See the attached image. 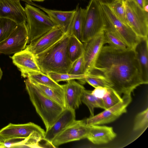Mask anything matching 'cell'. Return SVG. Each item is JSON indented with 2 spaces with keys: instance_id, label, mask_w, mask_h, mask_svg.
<instances>
[{
  "instance_id": "35",
  "label": "cell",
  "mask_w": 148,
  "mask_h": 148,
  "mask_svg": "<svg viewBox=\"0 0 148 148\" xmlns=\"http://www.w3.org/2000/svg\"><path fill=\"white\" fill-rule=\"evenodd\" d=\"M136 3L144 10V8L148 5V0H134Z\"/></svg>"
},
{
  "instance_id": "4",
  "label": "cell",
  "mask_w": 148,
  "mask_h": 148,
  "mask_svg": "<svg viewBox=\"0 0 148 148\" xmlns=\"http://www.w3.org/2000/svg\"><path fill=\"white\" fill-rule=\"evenodd\" d=\"M28 34V44L38 39L56 26L39 8L29 3L24 8Z\"/></svg>"
},
{
  "instance_id": "31",
  "label": "cell",
  "mask_w": 148,
  "mask_h": 148,
  "mask_svg": "<svg viewBox=\"0 0 148 148\" xmlns=\"http://www.w3.org/2000/svg\"><path fill=\"white\" fill-rule=\"evenodd\" d=\"M47 75L53 80L58 83L62 81H67L72 79H78L82 82H84V79L85 75H74L68 73H58L51 72L48 73Z\"/></svg>"
},
{
  "instance_id": "18",
  "label": "cell",
  "mask_w": 148,
  "mask_h": 148,
  "mask_svg": "<svg viewBox=\"0 0 148 148\" xmlns=\"http://www.w3.org/2000/svg\"><path fill=\"white\" fill-rule=\"evenodd\" d=\"M29 4L33 5L45 12L56 26L62 28L66 33L69 30L74 16L75 10L64 11L53 10L45 8L29 2Z\"/></svg>"
},
{
  "instance_id": "27",
  "label": "cell",
  "mask_w": 148,
  "mask_h": 148,
  "mask_svg": "<svg viewBox=\"0 0 148 148\" xmlns=\"http://www.w3.org/2000/svg\"><path fill=\"white\" fill-rule=\"evenodd\" d=\"M104 44L108 43L117 49H125L128 47L125 43L115 33L108 29L104 30Z\"/></svg>"
},
{
  "instance_id": "36",
  "label": "cell",
  "mask_w": 148,
  "mask_h": 148,
  "mask_svg": "<svg viewBox=\"0 0 148 148\" xmlns=\"http://www.w3.org/2000/svg\"><path fill=\"white\" fill-rule=\"evenodd\" d=\"M99 2L105 4H109L115 0H96Z\"/></svg>"
},
{
  "instance_id": "15",
  "label": "cell",
  "mask_w": 148,
  "mask_h": 148,
  "mask_svg": "<svg viewBox=\"0 0 148 148\" xmlns=\"http://www.w3.org/2000/svg\"><path fill=\"white\" fill-rule=\"evenodd\" d=\"M12 62L24 78L33 73L41 72L36 61L35 56L30 52L24 49L14 54L11 57Z\"/></svg>"
},
{
  "instance_id": "23",
  "label": "cell",
  "mask_w": 148,
  "mask_h": 148,
  "mask_svg": "<svg viewBox=\"0 0 148 148\" xmlns=\"http://www.w3.org/2000/svg\"><path fill=\"white\" fill-rule=\"evenodd\" d=\"M75 10V14L68 31L80 40L85 18V9L77 5Z\"/></svg>"
},
{
  "instance_id": "2",
  "label": "cell",
  "mask_w": 148,
  "mask_h": 148,
  "mask_svg": "<svg viewBox=\"0 0 148 148\" xmlns=\"http://www.w3.org/2000/svg\"><path fill=\"white\" fill-rule=\"evenodd\" d=\"M69 32L49 48L34 55L41 71L46 74L51 72L67 73L72 63L68 55Z\"/></svg>"
},
{
  "instance_id": "34",
  "label": "cell",
  "mask_w": 148,
  "mask_h": 148,
  "mask_svg": "<svg viewBox=\"0 0 148 148\" xmlns=\"http://www.w3.org/2000/svg\"><path fill=\"white\" fill-rule=\"evenodd\" d=\"M108 90V88L99 86L92 91V93L95 97L102 99L107 93Z\"/></svg>"
},
{
  "instance_id": "5",
  "label": "cell",
  "mask_w": 148,
  "mask_h": 148,
  "mask_svg": "<svg viewBox=\"0 0 148 148\" xmlns=\"http://www.w3.org/2000/svg\"><path fill=\"white\" fill-rule=\"evenodd\" d=\"M106 22L100 3L90 0L86 8L80 40L84 43L104 31Z\"/></svg>"
},
{
  "instance_id": "17",
  "label": "cell",
  "mask_w": 148,
  "mask_h": 148,
  "mask_svg": "<svg viewBox=\"0 0 148 148\" xmlns=\"http://www.w3.org/2000/svg\"><path fill=\"white\" fill-rule=\"evenodd\" d=\"M75 120V110L65 108L55 122L46 131L43 140L51 145V142L53 138Z\"/></svg>"
},
{
  "instance_id": "13",
  "label": "cell",
  "mask_w": 148,
  "mask_h": 148,
  "mask_svg": "<svg viewBox=\"0 0 148 148\" xmlns=\"http://www.w3.org/2000/svg\"><path fill=\"white\" fill-rule=\"evenodd\" d=\"M104 31L83 43L85 75L92 70L103 45Z\"/></svg>"
},
{
  "instance_id": "25",
  "label": "cell",
  "mask_w": 148,
  "mask_h": 148,
  "mask_svg": "<svg viewBox=\"0 0 148 148\" xmlns=\"http://www.w3.org/2000/svg\"><path fill=\"white\" fill-rule=\"evenodd\" d=\"M81 100L85 104L90 111V116H94V109L95 108H100L105 109L102 98L95 97L92 93V91L85 89L82 94Z\"/></svg>"
},
{
  "instance_id": "9",
  "label": "cell",
  "mask_w": 148,
  "mask_h": 148,
  "mask_svg": "<svg viewBox=\"0 0 148 148\" xmlns=\"http://www.w3.org/2000/svg\"><path fill=\"white\" fill-rule=\"evenodd\" d=\"M26 23L18 24L9 36L0 42V53L15 54L24 50L28 43Z\"/></svg>"
},
{
  "instance_id": "39",
  "label": "cell",
  "mask_w": 148,
  "mask_h": 148,
  "mask_svg": "<svg viewBox=\"0 0 148 148\" xmlns=\"http://www.w3.org/2000/svg\"><path fill=\"white\" fill-rule=\"evenodd\" d=\"M4 139L2 137H1L0 136V143L3 141L4 140Z\"/></svg>"
},
{
  "instance_id": "32",
  "label": "cell",
  "mask_w": 148,
  "mask_h": 148,
  "mask_svg": "<svg viewBox=\"0 0 148 148\" xmlns=\"http://www.w3.org/2000/svg\"><path fill=\"white\" fill-rule=\"evenodd\" d=\"M148 124V108L139 113L136 116L133 130L135 131L140 130L147 127Z\"/></svg>"
},
{
  "instance_id": "7",
  "label": "cell",
  "mask_w": 148,
  "mask_h": 148,
  "mask_svg": "<svg viewBox=\"0 0 148 148\" xmlns=\"http://www.w3.org/2000/svg\"><path fill=\"white\" fill-rule=\"evenodd\" d=\"M127 25L139 37H148V12L134 0L125 1Z\"/></svg>"
},
{
  "instance_id": "20",
  "label": "cell",
  "mask_w": 148,
  "mask_h": 148,
  "mask_svg": "<svg viewBox=\"0 0 148 148\" xmlns=\"http://www.w3.org/2000/svg\"><path fill=\"white\" fill-rule=\"evenodd\" d=\"M140 67L142 77L145 84L148 83V37H139L134 48Z\"/></svg>"
},
{
  "instance_id": "19",
  "label": "cell",
  "mask_w": 148,
  "mask_h": 148,
  "mask_svg": "<svg viewBox=\"0 0 148 148\" xmlns=\"http://www.w3.org/2000/svg\"><path fill=\"white\" fill-rule=\"evenodd\" d=\"M89 126V131L86 138L94 144L100 145L108 143L116 136L112 127L98 125Z\"/></svg>"
},
{
  "instance_id": "26",
  "label": "cell",
  "mask_w": 148,
  "mask_h": 148,
  "mask_svg": "<svg viewBox=\"0 0 148 148\" xmlns=\"http://www.w3.org/2000/svg\"><path fill=\"white\" fill-rule=\"evenodd\" d=\"M27 78L33 84H39L56 88H62V85L55 82L47 74L42 72L30 73L28 75Z\"/></svg>"
},
{
  "instance_id": "14",
  "label": "cell",
  "mask_w": 148,
  "mask_h": 148,
  "mask_svg": "<svg viewBox=\"0 0 148 148\" xmlns=\"http://www.w3.org/2000/svg\"><path fill=\"white\" fill-rule=\"evenodd\" d=\"M21 0H0V18L8 19L17 24L26 23L25 8Z\"/></svg>"
},
{
  "instance_id": "40",
  "label": "cell",
  "mask_w": 148,
  "mask_h": 148,
  "mask_svg": "<svg viewBox=\"0 0 148 148\" xmlns=\"http://www.w3.org/2000/svg\"><path fill=\"white\" fill-rule=\"evenodd\" d=\"M124 0V1H125V0Z\"/></svg>"
},
{
  "instance_id": "24",
  "label": "cell",
  "mask_w": 148,
  "mask_h": 148,
  "mask_svg": "<svg viewBox=\"0 0 148 148\" xmlns=\"http://www.w3.org/2000/svg\"><path fill=\"white\" fill-rule=\"evenodd\" d=\"M84 81L95 88L99 86L108 88L112 87V84L105 76L93 69L85 74Z\"/></svg>"
},
{
  "instance_id": "10",
  "label": "cell",
  "mask_w": 148,
  "mask_h": 148,
  "mask_svg": "<svg viewBox=\"0 0 148 148\" xmlns=\"http://www.w3.org/2000/svg\"><path fill=\"white\" fill-rule=\"evenodd\" d=\"M89 129L85 119L75 120L53 138L51 145L55 148L65 143L86 138Z\"/></svg>"
},
{
  "instance_id": "38",
  "label": "cell",
  "mask_w": 148,
  "mask_h": 148,
  "mask_svg": "<svg viewBox=\"0 0 148 148\" xmlns=\"http://www.w3.org/2000/svg\"><path fill=\"white\" fill-rule=\"evenodd\" d=\"M45 0H31V1H43Z\"/></svg>"
},
{
  "instance_id": "22",
  "label": "cell",
  "mask_w": 148,
  "mask_h": 148,
  "mask_svg": "<svg viewBox=\"0 0 148 148\" xmlns=\"http://www.w3.org/2000/svg\"><path fill=\"white\" fill-rule=\"evenodd\" d=\"M67 50L69 59L72 64L83 55V43L74 35L70 33Z\"/></svg>"
},
{
  "instance_id": "16",
  "label": "cell",
  "mask_w": 148,
  "mask_h": 148,
  "mask_svg": "<svg viewBox=\"0 0 148 148\" xmlns=\"http://www.w3.org/2000/svg\"><path fill=\"white\" fill-rule=\"evenodd\" d=\"M62 85L64 97L66 108L75 110L82 103L81 98L85 88L74 79L68 80Z\"/></svg>"
},
{
  "instance_id": "28",
  "label": "cell",
  "mask_w": 148,
  "mask_h": 148,
  "mask_svg": "<svg viewBox=\"0 0 148 148\" xmlns=\"http://www.w3.org/2000/svg\"><path fill=\"white\" fill-rule=\"evenodd\" d=\"M108 5L116 16L123 23L127 25L125 1L115 0L111 3Z\"/></svg>"
},
{
  "instance_id": "8",
  "label": "cell",
  "mask_w": 148,
  "mask_h": 148,
  "mask_svg": "<svg viewBox=\"0 0 148 148\" xmlns=\"http://www.w3.org/2000/svg\"><path fill=\"white\" fill-rule=\"evenodd\" d=\"M45 131L32 122L23 124L9 123L0 130V136L4 139L12 138L33 137L43 140Z\"/></svg>"
},
{
  "instance_id": "3",
  "label": "cell",
  "mask_w": 148,
  "mask_h": 148,
  "mask_svg": "<svg viewBox=\"0 0 148 148\" xmlns=\"http://www.w3.org/2000/svg\"><path fill=\"white\" fill-rule=\"evenodd\" d=\"M25 83L30 100L47 130L55 122L65 108L44 95L27 78Z\"/></svg>"
},
{
  "instance_id": "21",
  "label": "cell",
  "mask_w": 148,
  "mask_h": 148,
  "mask_svg": "<svg viewBox=\"0 0 148 148\" xmlns=\"http://www.w3.org/2000/svg\"><path fill=\"white\" fill-rule=\"evenodd\" d=\"M34 84L44 95L66 108L62 88H54L39 84Z\"/></svg>"
},
{
  "instance_id": "11",
  "label": "cell",
  "mask_w": 148,
  "mask_h": 148,
  "mask_svg": "<svg viewBox=\"0 0 148 148\" xmlns=\"http://www.w3.org/2000/svg\"><path fill=\"white\" fill-rule=\"evenodd\" d=\"M123 100L101 112L85 119L86 125L90 126L108 123L116 119L127 112V108L132 100L131 95H123Z\"/></svg>"
},
{
  "instance_id": "29",
  "label": "cell",
  "mask_w": 148,
  "mask_h": 148,
  "mask_svg": "<svg viewBox=\"0 0 148 148\" xmlns=\"http://www.w3.org/2000/svg\"><path fill=\"white\" fill-rule=\"evenodd\" d=\"M17 25L10 19L0 18V42L9 36Z\"/></svg>"
},
{
  "instance_id": "33",
  "label": "cell",
  "mask_w": 148,
  "mask_h": 148,
  "mask_svg": "<svg viewBox=\"0 0 148 148\" xmlns=\"http://www.w3.org/2000/svg\"><path fill=\"white\" fill-rule=\"evenodd\" d=\"M68 73L77 75H85V65L83 55L72 63Z\"/></svg>"
},
{
  "instance_id": "6",
  "label": "cell",
  "mask_w": 148,
  "mask_h": 148,
  "mask_svg": "<svg viewBox=\"0 0 148 148\" xmlns=\"http://www.w3.org/2000/svg\"><path fill=\"white\" fill-rule=\"evenodd\" d=\"M99 3L105 20L104 29H109L114 32L125 43L128 47L134 48L139 40V37L130 26L116 16L108 4Z\"/></svg>"
},
{
  "instance_id": "12",
  "label": "cell",
  "mask_w": 148,
  "mask_h": 148,
  "mask_svg": "<svg viewBox=\"0 0 148 148\" xmlns=\"http://www.w3.org/2000/svg\"><path fill=\"white\" fill-rule=\"evenodd\" d=\"M65 33L60 27L56 26L39 38L27 45L25 49L34 55L46 50L60 40Z\"/></svg>"
},
{
  "instance_id": "30",
  "label": "cell",
  "mask_w": 148,
  "mask_h": 148,
  "mask_svg": "<svg viewBox=\"0 0 148 148\" xmlns=\"http://www.w3.org/2000/svg\"><path fill=\"white\" fill-rule=\"evenodd\" d=\"M105 109L109 108L123 100L122 98L114 89L108 88V91L102 98Z\"/></svg>"
},
{
  "instance_id": "1",
  "label": "cell",
  "mask_w": 148,
  "mask_h": 148,
  "mask_svg": "<svg viewBox=\"0 0 148 148\" xmlns=\"http://www.w3.org/2000/svg\"><path fill=\"white\" fill-rule=\"evenodd\" d=\"M92 69L105 76L120 95H131L138 86L145 84L134 48L103 46Z\"/></svg>"
},
{
  "instance_id": "41",
  "label": "cell",
  "mask_w": 148,
  "mask_h": 148,
  "mask_svg": "<svg viewBox=\"0 0 148 148\" xmlns=\"http://www.w3.org/2000/svg\"></svg>"
},
{
  "instance_id": "37",
  "label": "cell",
  "mask_w": 148,
  "mask_h": 148,
  "mask_svg": "<svg viewBox=\"0 0 148 148\" xmlns=\"http://www.w3.org/2000/svg\"><path fill=\"white\" fill-rule=\"evenodd\" d=\"M3 75V72L1 68H0V80L1 78Z\"/></svg>"
}]
</instances>
